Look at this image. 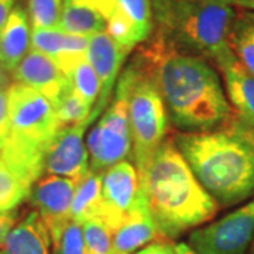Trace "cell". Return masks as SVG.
Wrapping results in <instances>:
<instances>
[{"label":"cell","instance_id":"5bb4252c","mask_svg":"<svg viewBox=\"0 0 254 254\" xmlns=\"http://www.w3.org/2000/svg\"><path fill=\"white\" fill-rule=\"evenodd\" d=\"M89 37L72 36L58 27L33 28L31 48L54 61L66 76L86 58Z\"/></svg>","mask_w":254,"mask_h":254},{"label":"cell","instance_id":"ba28073f","mask_svg":"<svg viewBox=\"0 0 254 254\" xmlns=\"http://www.w3.org/2000/svg\"><path fill=\"white\" fill-rule=\"evenodd\" d=\"M254 237V199L206 226L192 230L188 245L199 254H247Z\"/></svg>","mask_w":254,"mask_h":254},{"label":"cell","instance_id":"d4e9b609","mask_svg":"<svg viewBox=\"0 0 254 254\" xmlns=\"http://www.w3.org/2000/svg\"><path fill=\"white\" fill-rule=\"evenodd\" d=\"M92 109L93 108L91 105H88L76 92H73L72 86L54 106L57 118L63 127L86 122L91 116Z\"/></svg>","mask_w":254,"mask_h":254},{"label":"cell","instance_id":"d6a6232c","mask_svg":"<svg viewBox=\"0 0 254 254\" xmlns=\"http://www.w3.org/2000/svg\"><path fill=\"white\" fill-rule=\"evenodd\" d=\"M134 254H175V252H174V245L170 242H154Z\"/></svg>","mask_w":254,"mask_h":254},{"label":"cell","instance_id":"83f0119b","mask_svg":"<svg viewBox=\"0 0 254 254\" xmlns=\"http://www.w3.org/2000/svg\"><path fill=\"white\" fill-rule=\"evenodd\" d=\"M88 254H109L113 250L112 232L100 219H91L82 223Z\"/></svg>","mask_w":254,"mask_h":254},{"label":"cell","instance_id":"44dd1931","mask_svg":"<svg viewBox=\"0 0 254 254\" xmlns=\"http://www.w3.org/2000/svg\"><path fill=\"white\" fill-rule=\"evenodd\" d=\"M230 48L237 61L254 75V11L240 10L236 13L229 37Z\"/></svg>","mask_w":254,"mask_h":254},{"label":"cell","instance_id":"74e56055","mask_svg":"<svg viewBox=\"0 0 254 254\" xmlns=\"http://www.w3.org/2000/svg\"><path fill=\"white\" fill-rule=\"evenodd\" d=\"M6 83V75H4V68L3 65L0 64V86Z\"/></svg>","mask_w":254,"mask_h":254},{"label":"cell","instance_id":"f546056e","mask_svg":"<svg viewBox=\"0 0 254 254\" xmlns=\"http://www.w3.org/2000/svg\"><path fill=\"white\" fill-rule=\"evenodd\" d=\"M190 0H151L155 28H164L173 20L175 13Z\"/></svg>","mask_w":254,"mask_h":254},{"label":"cell","instance_id":"277c9868","mask_svg":"<svg viewBox=\"0 0 254 254\" xmlns=\"http://www.w3.org/2000/svg\"><path fill=\"white\" fill-rule=\"evenodd\" d=\"M9 130L0 157L28 184L44 175V158L63 125L44 95L23 83L9 85Z\"/></svg>","mask_w":254,"mask_h":254},{"label":"cell","instance_id":"7402d4cb","mask_svg":"<svg viewBox=\"0 0 254 254\" xmlns=\"http://www.w3.org/2000/svg\"><path fill=\"white\" fill-rule=\"evenodd\" d=\"M31 188L33 185L0 157V212L16 210L20 203L28 199Z\"/></svg>","mask_w":254,"mask_h":254},{"label":"cell","instance_id":"3957f363","mask_svg":"<svg viewBox=\"0 0 254 254\" xmlns=\"http://www.w3.org/2000/svg\"><path fill=\"white\" fill-rule=\"evenodd\" d=\"M174 141L200 185L220 208L254 196V141L233 126L199 133H177Z\"/></svg>","mask_w":254,"mask_h":254},{"label":"cell","instance_id":"8992f818","mask_svg":"<svg viewBox=\"0 0 254 254\" xmlns=\"http://www.w3.org/2000/svg\"><path fill=\"white\" fill-rule=\"evenodd\" d=\"M115 93L126 100L131 133V158L140 174L167 138L168 115L154 83L133 61L119 76Z\"/></svg>","mask_w":254,"mask_h":254},{"label":"cell","instance_id":"30bf717a","mask_svg":"<svg viewBox=\"0 0 254 254\" xmlns=\"http://www.w3.org/2000/svg\"><path fill=\"white\" fill-rule=\"evenodd\" d=\"M76 180L46 175L41 177L33 185L30 192V203L51 235V240L55 242L63 233L64 227L71 220V205Z\"/></svg>","mask_w":254,"mask_h":254},{"label":"cell","instance_id":"8fae6325","mask_svg":"<svg viewBox=\"0 0 254 254\" xmlns=\"http://www.w3.org/2000/svg\"><path fill=\"white\" fill-rule=\"evenodd\" d=\"M88 127V122L61 127L47 150L44 174L78 181L89 171V154L83 141Z\"/></svg>","mask_w":254,"mask_h":254},{"label":"cell","instance_id":"7a4b0ae2","mask_svg":"<svg viewBox=\"0 0 254 254\" xmlns=\"http://www.w3.org/2000/svg\"><path fill=\"white\" fill-rule=\"evenodd\" d=\"M138 178L160 237L182 236L215 218L220 209L193 175L174 137L164 140Z\"/></svg>","mask_w":254,"mask_h":254},{"label":"cell","instance_id":"f35d334b","mask_svg":"<svg viewBox=\"0 0 254 254\" xmlns=\"http://www.w3.org/2000/svg\"><path fill=\"white\" fill-rule=\"evenodd\" d=\"M247 254H254V237H253L252 245H250V249H249V252H247Z\"/></svg>","mask_w":254,"mask_h":254},{"label":"cell","instance_id":"603a6c76","mask_svg":"<svg viewBox=\"0 0 254 254\" xmlns=\"http://www.w3.org/2000/svg\"><path fill=\"white\" fill-rule=\"evenodd\" d=\"M106 33L126 54H130L131 50L136 48L140 43H144L136 24L119 7L106 20Z\"/></svg>","mask_w":254,"mask_h":254},{"label":"cell","instance_id":"60d3db41","mask_svg":"<svg viewBox=\"0 0 254 254\" xmlns=\"http://www.w3.org/2000/svg\"><path fill=\"white\" fill-rule=\"evenodd\" d=\"M109 254H119V253H115V252H113V250H112V253H109Z\"/></svg>","mask_w":254,"mask_h":254},{"label":"cell","instance_id":"d590c367","mask_svg":"<svg viewBox=\"0 0 254 254\" xmlns=\"http://www.w3.org/2000/svg\"><path fill=\"white\" fill-rule=\"evenodd\" d=\"M227 4L239 7L242 10H253L254 11V0H225Z\"/></svg>","mask_w":254,"mask_h":254},{"label":"cell","instance_id":"ab89813d","mask_svg":"<svg viewBox=\"0 0 254 254\" xmlns=\"http://www.w3.org/2000/svg\"><path fill=\"white\" fill-rule=\"evenodd\" d=\"M246 133H247V134H249V137H250V138H252V140H253V141H254V130H250V131H246Z\"/></svg>","mask_w":254,"mask_h":254},{"label":"cell","instance_id":"e0dca14e","mask_svg":"<svg viewBox=\"0 0 254 254\" xmlns=\"http://www.w3.org/2000/svg\"><path fill=\"white\" fill-rule=\"evenodd\" d=\"M51 235L36 210L28 212L11 229L0 254H51Z\"/></svg>","mask_w":254,"mask_h":254},{"label":"cell","instance_id":"d6986e66","mask_svg":"<svg viewBox=\"0 0 254 254\" xmlns=\"http://www.w3.org/2000/svg\"><path fill=\"white\" fill-rule=\"evenodd\" d=\"M58 28L72 36L91 37L106 31V18L91 0H64Z\"/></svg>","mask_w":254,"mask_h":254},{"label":"cell","instance_id":"cb8c5ba5","mask_svg":"<svg viewBox=\"0 0 254 254\" xmlns=\"http://www.w3.org/2000/svg\"><path fill=\"white\" fill-rule=\"evenodd\" d=\"M68 78L71 81L73 92H76L82 99L93 108L99 98L100 82L89 61L86 58L81 61L68 75Z\"/></svg>","mask_w":254,"mask_h":254},{"label":"cell","instance_id":"52a82bcc","mask_svg":"<svg viewBox=\"0 0 254 254\" xmlns=\"http://www.w3.org/2000/svg\"><path fill=\"white\" fill-rule=\"evenodd\" d=\"M89 170L105 173L112 165L125 161L131 154V133L126 100L115 93L113 102L92 126L86 137Z\"/></svg>","mask_w":254,"mask_h":254},{"label":"cell","instance_id":"4316f807","mask_svg":"<svg viewBox=\"0 0 254 254\" xmlns=\"http://www.w3.org/2000/svg\"><path fill=\"white\" fill-rule=\"evenodd\" d=\"M64 0H28V14L33 28L58 27Z\"/></svg>","mask_w":254,"mask_h":254},{"label":"cell","instance_id":"5b68a950","mask_svg":"<svg viewBox=\"0 0 254 254\" xmlns=\"http://www.w3.org/2000/svg\"><path fill=\"white\" fill-rule=\"evenodd\" d=\"M236 13L225 0H190L167 27L154 30L175 48L215 64L222 72L237 61L229 43Z\"/></svg>","mask_w":254,"mask_h":254},{"label":"cell","instance_id":"2e32d148","mask_svg":"<svg viewBox=\"0 0 254 254\" xmlns=\"http://www.w3.org/2000/svg\"><path fill=\"white\" fill-rule=\"evenodd\" d=\"M222 75L233 112L232 125L245 131L254 130V75L239 61L226 66Z\"/></svg>","mask_w":254,"mask_h":254},{"label":"cell","instance_id":"8d00e7d4","mask_svg":"<svg viewBox=\"0 0 254 254\" xmlns=\"http://www.w3.org/2000/svg\"><path fill=\"white\" fill-rule=\"evenodd\" d=\"M174 252H175V254H199L198 252H195L188 243H185V242L175 243L174 245Z\"/></svg>","mask_w":254,"mask_h":254},{"label":"cell","instance_id":"e575fe53","mask_svg":"<svg viewBox=\"0 0 254 254\" xmlns=\"http://www.w3.org/2000/svg\"><path fill=\"white\" fill-rule=\"evenodd\" d=\"M14 7H16V0H0V31L6 26Z\"/></svg>","mask_w":254,"mask_h":254},{"label":"cell","instance_id":"ffe728a7","mask_svg":"<svg viewBox=\"0 0 254 254\" xmlns=\"http://www.w3.org/2000/svg\"><path fill=\"white\" fill-rule=\"evenodd\" d=\"M102 206V174L88 171L76 181L71 205V220L85 223L99 219Z\"/></svg>","mask_w":254,"mask_h":254},{"label":"cell","instance_id":"6da1fadb","mask_svg":"<svg viewBox=\"0 0 254 254\" xmlns=\"http://www.w3.org/2000/svg\"><path fill=\"white\" fill-rule=\"evenodd\" d=\"M154 83L170 122L182 133L229 126L233 112L216 69L196 55L184 53L155 31L131 60Z\"/></svg>","mask_w":254,"mask_h":254},{"label":"cell","instance_id":"484cf974","mask_svg":"<svg viewBox=\"0 0 254 254\" xmlns=\"http://www.w3.org/2000/svg\"><path fill=\"white\" fill-rule=\"evenodd\" d=\"M118 7L136 24L144 41L153 36L155 23L151 0H118Z\"/></svg>","mask_w":254,"mask_h":254},{"label":"cell","instance_id":"f1b7e54d","mask_svg":"<svg viewBox=\"0 0 254 254\" xmlns=\"http://www.w3.org/2000/svg\"><path fill=\"white\" fill-rule=\"evenodd\" d=\"M54 254H88L81 223L69 220L60 237L53 242Z\"/></svg>","mask_w":254,"mask_h":254},{"label":"cell","instance_id":"4fadbf2b","mask_svg":"<svg viewBox=\"0 0 254 254\" xmlns=\"http://www.w3.org/2000/svg\"><path fill=\"white\" fill-rule=\"evenodd\" d=\"M11 73L14 82L40 92L53 103V106L71 89L69 78L58 68V65L34 48H30L27 55Z\"/></svg>","mask_w":254,"mask_h":254},{"label":"cell","instance_id":"836d02e7","mask_svg":"<svg viewBox=\"0 0 254 254\" xmlns=\"http://www.w3.org/2000/svg\"><path fill=\"white\" fill-rule=\"evenodd\" d=\"M91 1L106 20L118 9V0H91Z\"/></svg>","mask_w":254,"mask_h":254},{"label":"cell","instance_id":"1f68e13d","mask_svg":"<svg viewBox=\"0 0 254 254\" xmlns=\"http://www.w3.org/2000/svg\"><path fill=\"white\" fill-rule=\"evenodd\" d=\"M17 223V212H0V246L4 243L6 237L9 236L11 229Z\"/></svg>","mask_w":254,"mask_h":254},{"label":"cell","instance_id":"9c48e42d","mask_svg":"<svg viewBox=\"0 0 254 254\" xmlns=\"http://www.w3.org/2000/svg\"><path fill=\"white\" fill-rule=\"evenodd\" d=\"M140 193L137 168L128 161L112 165L102 173V206L99 219L112 235L130 215Z\"/></svg>","mask_w":254,"mask_h":254},{"label":"cell","instance_id":"4dcf8cb0","mask_svg":"<svg viewBox=\"0 0 254 254\" xmlns=\"http://www.w3.org/2000/svg\"><path fill=\"white\" fill-rule=\"evenodd\" d=\"M9 86H0V144L9 130Z\"/></svg>","mask_w":254,"mask_h":254},{"label":"cell","instance_id":"ac0fdd59","mask_svg":"<svg viewBox=\"0 0 254 254\" xmlns=\"http://www.w3.org/2000/svg\"><path fill=\"white\" fill-rule=\"evenodd\" d=\"M31 48V30L27 11L14 7L6 26L0 31V64L13 72Z\"/></svg>","mask_w":254,"mask_h":254},{"label":"cell","instance_id":"7c38bea8","mask_svg":"<svg viewBox=\"0 0 254 254\" xmlns=\"http://www.w3.org/2000/svg\"><path fill=\"white\" fill-rule=\"evenodd\" d=\"M127 55L128 54H126L115 43V40L106 31H100L89 37L86 60L95 69L100 82L99 98L92 109L91 116L86 120L89 126L96 122V119L99 118L110 105V98L113 95L119 72L123 66Z\"/></svg>","mask_w":254,"mask_h":254},{"label":"cell","instance_id":"9a60e30c","mask_svg":"<svg viewBox=\"0 0 254 254\" xmlns=\"http://www.w3.org/2000/svg\"><path fill=\"white\" fill-rule=\"evenodd\" d=\"M155 237H160L154 220L147 208L144 193L140 188L136 205L123 223L113 232V252L119 254H133L145 247Z\"/></svg>","mask_w":254,"mask_h":254}]
</instances>
